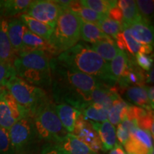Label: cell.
Instances as JSON below:
<instances>
[{
	"label": "cell",
	"instance_id": "cell-1",
	"mask_svg": "<svg viewBox=\"0 0 154 154\" xmlns=\"http://www.w3.org/2000/svg\"><path fill=\"white\" fill-rule=\"evenodd\" d=\"M53 95L59 103H66L81 112L91 104V92L99 81L93 76L69 69L50 59Z\"/></svg>",
	"mask_w": 154,
	"mask_h": 154
},
{
	"label": "cell",
	"instance_id": "cell-2",
	"mask_svg": "<svg viewBox=\"0 0 154 154\" xmlns=\"http://www.w3.org/2000/svg\"><path fill=\"white\" fill-rule=\"evenodd\" d=\"M58 63L82 74L99 79L111 84L115 83L111 76L109 63L103 60L87 44L77 43L55 58Z\"/></svg>",
	"mask_w": 154,
	"mask_h": 154
},
{
	"label": "cell",
	"instance_id": "cell-3",
	"mask_svg": "<svg viewBox=\"0 0 154 154\" xmlns=\"http://www.w3.org/2000/svg\"><path fill=\"white\" fill-rule=\"evenodd\" d=\"M50 56L44 51L34 50L18 54L13 66L17 76L37 87H48L51 84Z\"/></svg>",
	"mask_w": 154,
	"mask_h": 154
},
{
	"label": "cell",
	"instance_id": "cell-4",
	"mask_svg": "<svg viewBox=\"0 0 154 154\" xmlns=\"http://www.w3.org/2000/svg\"><path fill=\"white\" fill-rule=\"evenodd\" d=\"M82 19L71 10L63 9L57 19L49 43L56 55L66 51L78 43L81 38Z\"/></svg>",
	"mask_w": 154,
	"mask_h": 154
},
{
	"label": "cell",
	"instance_id": "cell-5",
	"mask_svg": "<svg viewBox=\"0 0 154 154\" xmlns=\"http://www.w3.org/2000/svg\"><path fill=\"white\" fill-rule=\"evenodd\" d=\"M36 135L41 139L59 143L69 134L55 112L54 106L48 101L33 116Z\"/></svg>",
	"mask_w": 154,
	"mask_h": 154
},
{
	"label": "cell",
	"instance_id": "cell-6",
	"mask_svg": "<svg viewBox=\"0 0 154 154\" xmlns=\"http://www.w3.org/2000/svg\"><path fill=\"white\" fill-rule=\"evenodd\" d=\"M5 88L32 116L38 108L49 101L47 93L42 88L31 85L17 75L11 77Z\"/></svg>",
	"mask_w": 154,
	"mask_h": 154
},
{
	"label": "cell",
	"instance_id": "cell-7",
	"mask_svg": "<svg viewBox=\"0 0 154 154\" xmlns=\"http://www.w3.org/2000/svg\"><path fill=\"white\" fill-rule=\"evenodd\" d=\"M13 152H19L28 146L36 135L33 116L28 114L17 121L9 129Z\"/></svg>",
	"mask_w": 154,
	"mask_h": 154
},
{
	"label": "cell",
	"instance_id": "cell-8",
	"mask_svg": "<svg viewBox=\"0 0 154 154\" xmlns=\"http://www.w3.org/2000/svg\"><path fill=\"white\" fill-rule=\"evenodd\" d=\"M28 114V111L5 88L0 94V126L9 130L17 121Z\"/></svg>",
	"mask_w": 154,
	"mask_h": 154
},
{
	"label": "cell",
	"instance_id": "cell-9",
	"mask_svg": "<svg viewBox=\"0 0 154 154\" xmlns=\"http://www.w3.org/2000/svg\"><path fill=\"white\" fill-rule=\"evenodd\" d=\"M63 10V7L57 1L36 0L32 1L25 14L54 28L57 19Z\"/></svg>",
	"mask_w": 154,
	"mask_h": 154
},
{
	"label": "cell",
	"instance_id": "cell-10",
	"mask_svg": "<svg viewBox=\"0 0 154 154\" xmlns=\"http://www.w3.org/2000/svg\"><path fill=\"white\" fill-rule=\"evenodd\" d=\"M153 138L149 131L137 127L131 133L125 149L128 154H151L153 151Z\"/></svg>",
	"mask_w": 154,
	"mask_h": 154
},
{
	"label": "cell",
	"instance_id": "cell-11",
	"mask_svg": "<svg viewBox=\"0 0 154 154\" xmlns=\"http://www.w3.org/2000/svg\"><path fill=\"white\" fill-rule=\"evenodd\" d=\"M72 134L84 142L93 153H97L102 149L101 140L97 133L93 128L91 123L88 122L82 114L77 119Z\"/></svg>",
	"mask_w": 154,
	"mask_h": 154
},
{
	"label": "cell",
	"instance_id": "cell-12",
	"mask_svg": "<svg viewBox=\"0 0 154 154\" xmlns=\"http://www.w3.org/2000/svg\"><path fill=\"white\" fill-rule=\"evenodd\" d=\"M119 96L117 88L99 82L91 92V103L97 104L109 110L113 102Z\"/></svg>",
	"mask_w": 154,
	"mask_h": 154
},
{
	"label": "cell",
	"instance_id": "cell-13",
	"mask_svg": "<svg viewBox=\"0 0 154 154\" xmlns=\"http://www.w3.org/2000/svg\"><path fill=\"white\" fill-rule=\"evenodd\" d=\"M90 123L99 136L102 149L103 151H111L117 144L114 126H113L109 121L101 123L90 121Z\"/></svg>",
	"mask_w": 154,
	"mask_h": 154
},
{
	"label": "cell",
	"instance_id": "cell-14",
	"mask_svg": "<svg viewBox=\"0 0 154 154\" xmlns=\"http://www.w3.org/2000/svg\"><path fill=\"white\" fill-rule=\"evenodd\" d=\"M26 29L20 18H11L8 21V36L16 56L24 49L22 38Z\"/></svg>",
	"mask_w": 154,
	"mask_h": 154
},
{
	"label": "cell",
	"instance_id": "cell-15",
	"mask_svg": "<svg viewBox=\"0 0 154 154\" xmlns=\"http://www.w3.org/2000/svg\"><path fill=\"white\" fill-rule=\"evenodd\" d=\"M54 109L57 116L66 131L69 134H72L75 124L82 114V112L66 103H59L54 107Z\"/></svg>",
	"mask_w": 154,
	"mask_h": 154
},
{
	"label": "cell",
	"instance_id": "cell-16",
	"mask_svg": "<svg viewBox=\"0 0 154 154\" xmlns=\"http://www.w3.org/2000/svg\"><path fill=\"white\" fill-rule=\"evenodd\" d=\"M15 57L8 36V21L0 17V61L13 64Z\"/></svg>",
	"mask_w": 154,
	"mask_h": 154
},
{
	"label": "cell",
	"instance_id": "cell-17",
	"mask_svg": "<svg viewBox=\"0 0 154 154\" xmlns=\"http://www.w3.org/2000/svg\"><path fill=\"white\" fill-rule=\"evenodd\" d=\"M22 42L24 47L22 51L39 50V51H45L50 57L56 56L54 50L50 45L49 42L32 33L27 28L26 29L23 35Z\"/></svg>",
	"mask_w": 154,
	"mask_h": 154
},
{
	"label": "cell",
	"instance_id": "cell-18",
	"mask_svg": "<svg viewBox=\"0 0 154 154\" xmlns=\"http://www.w3.org/2000/svg\"><path fill=\"white\" fill-rule=\"evenodd\" d=\"M127 25L130 29L131 35L136 42L141 44L153 46V29L151 23L142 20Z\"/></svg>",
	"mask_w": 154,
	"mask_h": 154
},
{
	"label": "cell",
	"instance_id": "cell-19",
	"mask_svg": "<svg viewBox=\"0 0 154 154\" xmlns=\"http://www.w3.org/2000/svg\"><path fill=\"white\" fill-rule=\"evenodd\" d=\"M57 145L67 154L93 153L84 142L72 134H67L66 137Z\"/></svg>",
	"mask_w": 154,
	"mask_h": 154
},
{
	"label": "cell",
	"instance_id": "cell-20",
	"mask_svg": "<svg viewBox=\"0 0 154 154\" xmlns=\"http://www.w3.org/2000/svg\"><path fill=\"white\" fill-rule=\"evenodd\" d=\"M20 19L30 32L44 38L46 41H49L52 34L54 28L51 27L49 25L32 18L25 13L21 14Z\"/></svg>",
	"mask_w": 154,
	"mask_h": 154
},
{
	"label": "cell",
	"instance_id": "cell-21",
	"mask_svg": "<svg viewBox=\"0 0 154 154\" xmlns=\"http://www.w3.org/2000/svg\"><path fill=\"white\" fill-rule=\"evenodd\" d=\"M30 0H2L0 1V17H13L24 14L27 10Z\"/></svg>",
	"mask_w": 154,
	"mask_h": 154
},
{
	"label": "cell",
	"instance_id": "cell-22",
	"mask_svg": "<svg viewBox=\"0 0 154 154\" xmlns=\"http://www.w3.org/2000/svg\"><path fill=\"white\" fill-rule=\"evenodd\" d=\"M121 32H122L126 50L131 54L136 55L138 53H141L146 55H149L153 51V46L138 43L132 37L129 28L126 23H123V28Z\"/></svg>",
	"mask_w": 154,
	"mask_h": 154
},
{
	"label": "cell",
	"instance_id": "cell-23",
	"mask_svg": "<svg viewBox=\"0 0 154 154\" xmlns=\"http://www.w3.org/2000/svg\"><path fill=\"white\" fill-rule=\"evenodd\" d=\"M80 34L81 38L84 42L91 44L111 38L103 33L97 24L85 22L82 19L81 22Z\"/></svg>",
	"mask_w": 154,
	"mask_h": 154
},
{
	"label": "cell",
	"instance_id": "cell-24",
	"mask_svg": "<svg viewBox=\"0 0 154 154\" xmlns=\"http://www.w3.org/2000/svg\"><path fill=\"white\" fill-rule=\"evenodd\" d=\"M147 87L143 86H129L126 88L125 95L130 101L133 102L138 107H143L148 111L153 110L148 97Z\"/></svg>",
	"mask_w": 154,
	"mask_h": 154
},
{
	"label": "cell",
	"instance_id": "cell-25",
	"mask_svg": "<svg viewBox=\"0 0 154 154\" xmlns=\"http://www.w3.org/2000/svg\"><path fill=\"white\" fill-rule=\"evenodd\" d=\"M91 47L108 63L112 61L119 51V48L112 38L91 44Z\"/></svg>",
	"mask_w": 154,
	"mask_h": 154
},
{
	"label": "cell",
	"instance_id": "cell-26",
	"mask_svg": "<svg viewBox=\"0 0 154 154\" xmlns=\"http://www.w3.org/2000/svg\"><path fill=\"white\" fill-rule=\"evenodd\" d=\"M117 6L122 12L123 23L131 24L143 20L138 9L136 1H131V0L117 1Z\"/></svg>",
	"mask_w": 154,
	"mask_h": 154
},
{
	"label": "cell",
	"instance_id": "cell-27",
	"mask_svg": "<svg viewBox=\"0 0 154 154\" xmlns=\"http://www.w3.org/2000/svg\"><path fill=\"white\" fill-rule=\"evenodd\" d=\"M68 9L78 15L82 20L97 24V23L106 16L101 15L91 9L84 7L80 1H72L69 6Z\"/></svg>",
	"mask_w": 154,
	"mask_h": 154
},
{
	"label": "cell",
	"instance_id": "cell-28",
	"mask_svg": "<svg viewBox=\"0 0 154 154\" xmlns=\"http://www.w3.org/2000/svg\"><path fill=\"white\" fill-rule=\"evenodd\" d=\"M128 106V103L119 96L108 110V121L113 126H117L126 116Z\"/></svg>",
	"mask_w": 154,
	"mask_h": 154
},
{
	"label": "cell",
	"instance_id": "cell-29",
	"mask_svg": "<svg viewBox=\"0 0 154 154\" xmlns=\"http://www.w3.org/2000/svg\"><path fill=\"white\" fill-rule=\"evenodd\" d=\"M128 57L125 51L119 50L118 54L109 63L111 76L117 82L123 76L128 64Z\"/></svg>",
	"mask_w": 154,
	"mask_h": 154
},
{
	"label": "cell",
	"instance_id": "cell-30",
	"mask_svg": "<svg viewBox=\"0 0 154 154\" xmlns=\"http://www.w3.org/2000/svg\"><path fill=\"white\" fill-rule=\"evenodd\" d=\"M82 114L86 119H90L94 122H103L108 121V110L97 104L91 103L82 111Z\"/></svg>",
	"mask_w": 154,
	"mask_h": 154
},
{
	"label": "cell",
	"instance_id": "cell-31",
	"mask_svg": "<svg viewBox=\"0 0 154 154\" xmlns=\"http://www.w3.org/2000/svg\"><path fill=\"white\" fill-rule=\"evenodd\" d=\"M84 7L91 9L98 14L106 16L109 10L113 6L116 5L117 1H107V0H84L80 1Z\"/></svg>",
	"mask_w": 154,
	"mask_h": 154
},
{
	"label": "cell",
	"instance_id": "cell-32",
	"mask_svg": "<svg viewBox=\"0 0 154 154\" xmlns=\"http://www.w3.org/2000/svg\"><path fill=\"white\" fill-rule=\"evenodd\" d=\"M97 25L103 33L110 37L112 36L113 38H116L117 34L120 33L123 28V23L113 21L112 19L108 18L107 17L99 21L97 23Z\"/></svg>",
	"mask_w": 154,
	"mask_h": 154
},
{
	"label": "cell",
	"instance_id": "cell-33",
	"mask_svg": "<svg viewBox=\"0 0 154 154\" xmlns=\"http://www.w3.org/2000/svg\"><path fill=\"white\" fill-rule=\"evenodd\" d=\"M153 0H138L136 2L142 19L146 22L151 23L153 13Z\"/></svg>",
	"mask_w": 154,
	"mask_h": 154
},
{
	"label": "cell",
	"instance_id": "cell-34",
	"mask_svg": "<svg viewBox=\"0 0 154 154\" xmlns=\"http://www.w3.org/2000/svg\"><path fill=\"white\" fill-rule=\"evenodd\" d=\"M16 75L13 64L0 61V87H5L11 77Z\"/></svg>",
	"mask_w": 154,
	"mask_h": 154
},
{
	"label": "cell",
	"instance_id": "cell-35",
	"mask_svg": "<svg viewBox=\"0 0 154 154\" xmlns=\"http://www.w3.org/2000/svg\"><path fill=\"white\" fill-rule=\"evenodd\" d=\"M9 130L0 126V154H13Z\"/></svg>",
	"mask_w": 154,
	"mask_h": 154
},
{
	"label": "cell",
	"instance_id": "cell-36",
	"mask_svg": "<svg viewBox=\"0 0 154 154\" xmlns=\"http://www.w3.org/2000/svg\"><path fill=\"white\" fill-rule=\"evenodd\" d=\"M153 111H150L145 116L137 120V126L138 128L143 130L148 131L151 133V136L153 137Z\"/></svg>",
	"mask_w": 154,
	"mask_h": 154
},
{
	"label": "cell",
	"instance_id": "cell-37",
	"mask_svg": "<svg viewBox=\"0 0 154 154\" xmlns=\"http://www.w3.org/2000/svg\"><path fill=\"white\" fill-rule=\"evenodd\" d=\"M135 56L138 66L141 67L143 70L150 71L151 68H153V59L149 55L138 53Z\"/></svg>",
	"mask_w": 154,
	"mask_h": 154
},
{
	"label": "cell",
	"instance_id": "cell-38",
	"mask_svg": "<svg viewBox=\"0 0 154 154\" xmlns=\"http://www.w3.org/2000/svg\"><path fill=\"white\" fill-rule=\"evenodd\" d=\"M116 139H118L119 141L122 145L124 146L127 140H128L130 134L128 131H126L120 124H118L117 125V129L116 131Z\"/></svg>",
	"mask_w": 154,
	"mask_h": 154
},
{
	"label": "cell",
	"instance_id": "cell-39",
	"mask_svg": "<svg viewBox=\"0 0 154 154\" xmlns=\"http://www.w3.org/2000/svg\"><path fill=\"white\" fill-rule=\"evenodd\" d=\"M108 18L112 19L113 21H116L120 23H123V15L122 12H121V9L119 8L118 6L116 5L113 6V7H111L109 10V13L107 15Z\"/></svg>",
	"mask_w": 154,
	"mask_h": 154
},
{
	"label": "cell",
	"instance_id": "cell-40",
	"mask_svg": "<svg viewBox=\"0 0 154 154\" xmlns=\"http://www.w3.org/2000/svg\"><path fill=\"white\" fill-rule=\"evenodd\" d=\"M42 154H67L57 144H48L44 146Z\"/></svg>",
	"mask_w": 154,
	"mask_h": 154
},
{
	"label": "cell",
	"instance_id": "cell-41",
	"mask_svg": "<svg viewBox=\"0 0 154 154\" xmlns=\"http://www.w3.org/2000/svg\"><path fill=\"white\" fill-rule=\"evenodd\" d=\"M109 154H126L123 147L119 144H116L110 151Z\"/></svg>",
	"mask_w": 154,
	"mask_h": 154
},
{
	"label": "cell",
	"instance_id": "cell-42",
	"mask_svg": "<svg viewBox=\"0 0 154 154\" xmlns=\"http://www.w3.org/2000/svg\"><path fill=\"white\" fill-rule=\"evenodd\" d=\"M148 93V97H149V100L150 102V104L152 109H153V102H154V95H153V86H150L149 88V90L147 89Z\"/></svg>",
	"mask_w": 154,
	"mask_h": 154
},
{
	"label": "cell",
	"instance_id": "cell-43",
	"mask_svg": "<svg viewBox=\"0 0 154 154\" xmlns=\"http://www.w3.org/2000/svg\"><path fill=\"white\" fill-rule=\"evenodd\" d=\"M146 79H146V82H147L151 83V84H153V68H152L151 71H150L149 74L148 75Z\"/></svg>",
	"mask_w": 154,
	"mask_h": 154
},
{
	"label": "cell",
	"instance_id": "cell-44",
	"mask_svg": "<svg viewBox=\"0 0 154 154\" xmlns=\"http://www.w3.org/2000/svg\"><path fill=\"white\" fill-rule=\"evenodd\" d=\"M4 89H5V87H0V94H1L2 92V91H3Z\"/></svg>",
	"mask_w": 154,
	"mask_h": 154
},
{
	"label": "cell",
	"instance_id": "cell-45",
	"mask_svg": "<svg viewBox=\"0 0 154 154\" xmlns=\"http://www.w3.org/2000/svg\"><path fill=\"white\" fill-rule=\"evenodd\" d=\"M151 154H153V151H152V152H151Z\"/></svg>",
	"mask_w": 154,
	"mask_h": 154
},
{
	"label": "cell",
	"instance_id": "cell-46",
	"mask_svg": "<svg viewBox=\"0 0 154 154\" xmlns=\"http://www.w3.org/2000/svg\"><path fill=\"white\" fill-rule=\"evenodd\" d=\"M92 154H94V153H92Z\"/></svg>",
	"mask_w": 154,
	"mask_h": 154
}]
</instances>
